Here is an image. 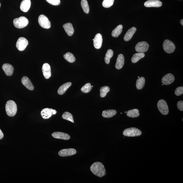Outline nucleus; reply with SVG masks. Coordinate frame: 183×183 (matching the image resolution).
<instances>
[{"instance_id":"nucleus-24","label":"nucleus","mask_w":183,"mask_h":183,"mask_svg":"<svg viewBox=\"0 0 183 183\" xmlns=\"http://www.w3.org/2000/svg\"><path fill=\"white\" fill-rule=\"evenodd\" d=\"M116 113V110L111 109L103 111L102 112V115L104 118H110L115 115Z\"/></svg>"},{"instance_id":"nucleus-2","label":"nucleus","mask_w":183,"mask_h":183,"mask_svg":"<svg viewBox=\"0 0 183 183\" xmlns=\"http://www.w3.org/2000/svg\"><path fill=\"white\" fill-rule=\"evenodd\" d=\"M17 109L16 104L14 101L10 100L7 102L6 105V110L8 116L13 117L15 115Z\"/></svg>"},{"instance_id":"nucleus-37","label":"nucleus","mask_w":183,"mask_h":183,"mask_svg":"<svg viewBox=\"0 0 183 183\" xmlns=\"http://www.w3.org/2000/svg\"><path fill=\"white\" fill-rule=\"evenodd\" d=\"M48 3L54 6H58L61 3L60 0H46Z\"/></svg>"},{"instance_id":"nucleus-39","label":"nucleus","mask_w":183,"mask_h":183,"mask_svg":"<svg viewBox=\"0 0 183 183\" xmlns=\"http://www.w3.org/2000/svg\"><path fill=\"white\" fill-rule=\"evenodd\" d=\"M4 137V134L0 129V140L1 139Z\"/></svg>"},{"instance_id":"nucleus-17","label":"nucleus","mask_w":183,"mask_h":183,"mask_svg":"<svg viewBox=\"0 0 183 183\" xmlns=\"http://www.w3.org/2000/svg\"><path fill=\"white\" fill-rule=\"evenodd\" d=\"M22 84L28 90H34L33 85L30 80L27 77L23 76L22 79Z\"/></svg>"},{"instance_id":"nucleus-27","label":"nucleus","mask_w":183,"mask_h":183,"mask_svg":"<svg viewBox=\"0 0 183 183\" xmlns=\"http://www.w3.org/2000/svg\"><path fill=\"white\" fill-rule=\"evenodd\" d=\"M123 29V26L122 25H120L117 26L112 33V35L113 37H118L122 33Z\"/></svg>"},{"instance_id":"nucleus-41","label":"nucleus","mask_w":183,"mask_h":183,"mask_svg":"<svg viewBox=\"0 0 183 183\" xmlns=\"http://www.w3.org/2000/svg\"><path fill=\"white\" fill-rule=\"evenodd\" d=\"M127 113V112H126V111H125V113Z\"/></svg>"},{"instance_id":"nucleus-33","label":"nucleus","mask_w":183,"mask_h":183,"mask_svg":"<svg viewBox=\"0 0 183 183\" xmlns=\"http://www.w3.org/2000/svg\"><path fill=\"white\" fill-rule=\"evenodd\" d=\"M62 118L64 120L74 123L73 116L71 113L69 112H65L63 115Z\"/></svg>"},{"instance_id":"nucleus-11","label":"nucleus","mask_w":183,"mask_h":183,"mask_svg":"<svg viewBox=\"0 0 183 183\" xmlns=\"http://www.w3.org/2000/svg\"><path fill=\"white\" fill-rule=\"evenodd\" d=\"M76 152V150L74 149H64L59 151L58 155L61 157L69 156L75 154Z\"/></svg>"},{"instance_id":"nucleus-18","label":"nucleus","mask_w":183,"mask_h":183,"mask_svg":"<svg viewBox=\"0 0 183 183\" xmlns=\"http://www.w3.org/2000/svg\"><path fill=\"white\" fill-rule=\"evenodd\" d=\"M4 71L5 72L6 75L8 76H11L13 74L14 72V68L13 66L10 64H4L2 66Z\"/></svg>"},{"instance_id":"nucleus-40","label":"nucleus","mask_w":183,"mask_h":183,"mask_svg":"<svg viewBox=\"0 0 183 183\" xmlns=\"http://www.w3.org/2000/svg\"><path fill=\"white\" fill-rule=\"evenodd\" d=\"M180 23H181V25H183V19H182V20H181L180 21Z\"/></svg>"},{"instance_id":"nucleus-13","label":"nucleus","mask_w":183,"mask_h":183,"mask_svg":"<svg viewBox=\"0 0 183 183\" xmlns=\"http://www.w3.org/2000/svg\"><path fill=\"white\" fill-rule=\"evenodd\" d=\"M103 39L101 34L98 33L95 35L93 40L94 46L96 49L101 48L103 43Z\"/></svg>"},{"instance_id":"nucleus-20","label":"nucleus","mask_w":183,"mask_h":183,"mask_svg":"<svg viewBox=\"0 0 183 183\" xmlns=\"http://www.w3.org/2000/svg\"><path fill=\"white\" fill-rule=\"evenodd\" d=\"M31 5L30 0H23L20 4V10L23 12H26L28 11Z\"/></svg>"},{"instance_id":"nucleus-43","label":"nucleus","mask_w":183,"mask_h":183,"mask_svg":"<svg viewBox=\"0 0 183 183\" xmlns=\"http://www.w3.org/2000/svg\"><path fill=\"white\" fill-rule=\"evenodd\" d=\"M138 78H140L139 76H138Z\"/></svg>"},{"instance_id":"nucleus-16","label":"nucleus","mask_w":183,"mask_h":183,"mask_svg":"<svg viewBox=\"0 0 183 183\" xmlns=\"http://www.w3.org/2000/svg\"><path fill=\"white\" fill-rule=\"evenodd\" d=\"M52 137L56 139L65 140H68L70 139V136L68 134L61 132H55L52 134Z\"/></svg>"},{"instance_id":"nucleus-35","label":"nucleus","mask_w":183,"mask_h":183,"mask_svg":"<svg viewBox=\"0 0 183 183\" xmlns=\"http://www.w3.org/2000/svg\"><path fill=\"white\" fill-rule=\"evenodd\" d=\"M114 0H104L102 5L105 8H108L113 5Z\"/></svg>"},{"instance_id":"nucleus-28","label":"nucleus","mask_w":183,"mask_h":183,"mask_svg":"<svg viewBox=\"0 0 183 183\" xmlns=\"http://www.w3.org/2000/svg\"><path fill=\"white\" fill-rule=\"evenodd\" d=\"M145 79L144 77L138 78L136 82V87L138 90H141L144 88L145 84Z\"/></svg>"},{"instance_id":"nucleus-21","label":"nucleus","mask_w":183,"mask_h":183,"mask_svg":"<svg viewBox=\"0 0 183 183\" xmlns=\"http://www.w3.org/2000/svg\"><path fill=\"white\" fill-rule=\"evenodd\" d=\"M63 27L68 35L72 36L73 35L74 30L73 25L71 23H65V24L63 25Z\"/></svg>"},{"instance_id":"nucleus-7","label":"nucleus","mask_w":183,"mask_h":183,"mask_svg":"<svg viewBox=\"0 0 183 183\" xmlns=\"http://www.w3.org/2000/svg\"><path fill=\"white\" fill-rule=\"evenodd\" d=\"M38 21L39 25L43 28L46 29L50 28L51 22L48 18L44 15H41L39 16Z\"/></svg>"},{"instance_id":"nucleus-6","label":"nucleus","mask_w":183,"mask_h":183,"mask_svg":"<svg viewBox=\"0 0 183 183\" xmlns=\"http://www.w3.org/2000/svg\"><path fill=\"white\" fill-rule=\"evenodd\" d=\"M164 50L168 53H171L175 50L176 47L173 42L169 40H166L163 44Z\"/></svg>"},{"instance_id":"nucleus-25","label":"nucleus","mask_w":183,"mask_h":183,"mask_svg":"<svg viewBox=\"0 0 183 183\" xmlns=\"http://www.w3.org/2000/svg\"><path fill=\"white\" fill-rule=\"evenodd\" d=\"M145 54L144 53H138L135 54L133 55L131 59L132 62L136 63L139 61L140 59L143 58L145 56Z\"/></svg>"},{"instance_id":"nucleus-44","label":"nucleus","mask_w":183,"mask_h":183,"mask_svg":"<svg viewBox=\"0 0 183 183\" xmlns=\"http://www.w3.org/2000/svg\"><path fill=\"white\" fill-rule=\"evenodd\" d=\"M93 86H92V88H93Z\"/></svg>"},{"instance_id":"nucleus-14","label":"nucleus","mask_w":183,"mask_h":183,"mask_svg":"<svg viewBox=\"0 0 183 183\" xmlns=\"http://www.w3.org/2000/svg\"><path fill=\"white\" fill-rule=\"evenodd\" d=\"M175 80V78L173 74L169 73L164 76L162 79V82L163 84L168 85L171 84Z\"/></svg>"},{"instance_id":"nucleus-34","label":"nucleus","mask_w":183,"mask_h":183,"mask_svg":"<svg viewBox=\"0 0 183 183\" xmlns=\"http://www.w3.org/2000/svg\"><path fill=\"white\" fill-rule=\"evenodd\" d=\"M92 89V87L91 84L90 83H88L82 87L81 90L82 92L87 93L90 92Z\"/></svg>"},{"instance_id":"nucleus-31","label":"nucleus","mask_w":183,"mask_h":183,"mask_svg":"<svg viewBox=\"0 0 183 183\" xmlns=\"http://www.w3.org/2000/svg\"><path fill=\"white\" fill-rule=\"evenodd\" d=\"M81 5L84 12L86 14L89 13L90 8H89L88 2L87 0H82Z\"/></svg>"},{"instance_id":"nucleus-36","label":"nucleus","mask_w":183,"mask_h":183,"mask_svg":"<svg viewBox=\"0 0 183 183\" xmlns=\"http://www.w3.org/2000/svg\"><path fill=\"white\" fill-rule=\"evenodd\" d=\"M175 94L177 96L181 95L183 94V87H179L176 88L175 91Z\"/></svg>"},{"instance_id":"nucleus-38","label":"nucleus","mask_w":183,"mask_h":183,"mask_svg":"<svg viewBox=\"0 0 183 183\" xmlns=\"http://www.w3.org/2000/svg\"><path fill=\"white\" fill-rule=\"evenodd\" d=\"M177 107L178 109L180 111H183V101H179L177 103Z\"/></svg>"},{"instance_id":"nucleus-26","label":"nucleus","mask_w":183,"mask_h":183,"mask_svg":"<svg viewBox=\"0 0 183 183\" xmlns=\"http://www.w3.org/2000/svg\"><path fill=\"white\" fill-rule=\"evenodd\" d=\"M127 115L131 118H137L139 116V110L137 109H133L127 112Z\"/></svg>"},{"instance_id":"nucleus-19","label":"nucleus","mask_w":183,"mask_h":183,"mask_svg":"<svg viewBox=\"0 0 183 183\" xmlns=\"http://www.w3.org/2000/svg\"><path fill=\"white\" fill-rule=\"evenodd\" d=\"M125 63V58L123 55L122 54H120L118 55V58L117 59L116 62L115 64L116 69L120 70L122 68Z\"/></svg>"},{"instance_id":"nucleus-1","label":"nucleus","mask_w":183,"mask_h":183,"mask_svg":"<svg viewBox=\"0 0 183 183\" xmlns=\"http://www.w3.org/2000/svg\"><path fill=\"white\" fill-rule=\"evenodd\" d=\"M91 171L92 173L99 177H102L106 175V172L105 167L101 163L96 162L94 163L90 167Z\"/></svg>"},{"instance_id":"nucleus-23","label":"nucleus","mask_w":183,"mask_h":183,"mask_svg":"<svg viewBox=\"0 0 183 183\" xmlns=\"http://www.w3.org/2000/svg\"><path fill=\"white\" fill-rule=\"evenodd\" d=\"M72 83L71 82H68L63 84L58 89V93L59 95H62L65 94L66 91L71 86Z\"/></svg>"},{"instance_id":"nucleus-12","label":"nucleus","mask_w":183,"mask_h":183,"mask_svg":"<svg viewBox=\"0 0 183 183\" xmlns=\"http://www.w3.org/2000/svg\"><path fill=\"white\" fill-rule=\"evenodd\" d=\"M163 5L159 0H148L145 2L144 6L146 7H160Z\"/></svg>"},{"instance_id":"nucleus-3","label":"nucleus","mask_w":183,"mask_h":183,"mask_svg":"<svg viewBox=\"0 0 183 183\" xmlns=\"http://www.w3.org/2000/svg\"><path fill=\"white\" fill-rule=\"evenodd\" d=\"M123 134L125 137H137L141 135L142 132L140 130L132 127L125 129L123 132Z\"/></svg>"},{"instance_id":"nucleus-10","label":"nucleus","mask_w":183,"mask_h":183,"mask_svg":"<svg viewBox=\"0 0 183 183\" xmlns=\"http://www.w3.org/2000/svg\"><path fill=\"white\" fill-rule=\"evenodd\" d=\"M57 111L56 110L49 108H44L42 111L41 115L42 118L44 119L49 118L52 115L56 114Z\"/></svg>"},{"instance_id":"nucleus-4","label":"nucleus","mask_w":183,"mask_h":183,"mask_svg":"<svg viewBox=\"0 0 183 183\" xmlns=\"http://www.w3.org/2000/svg\"><path fill=\"white\" fill-rule=\"evenodd\" d=\"M13 24L14 26L18 29H22L27 26L29 23L28 19L24 16L14 19Z\"/></svg>"},{"instance_id":"nucleus-32","label":"nucleus","mask_w":183,"mask_h":183,"mask_svg":"<svg viewBox=\"0 0 183 183\" xmlns=\"http://www.w3.org/2000/svg\"><path fill=\"white\" fill-rule=\"evenodd\" d=\"M110 89L108 86H104L101 87L100 89V96L102 98L106 96L107 93L109 92Z\"/></svg>"},{"instance_id":"nucleus-42","label":"nucleus","mask_w":183,"mask_h":183,"mask_svg":"<svg viewBox=\"0 0 183 183\" xmlns=\"http://www.w3.org/2000/svg\"><path fill=\"white\" fill-rule=\"evenodd\" d=\"M1 3H0V7H1Z\"/></svg>"},{"instance_id":"nucleus-22","label":"nucleus","mask_w":183,"mask_h":183,"mask_svg":"<svg viewBox=\"0 0 183 183\" xmlns=\"http://www.w3.org/2000/svg\"><path fill=\"white\" fill-rule=\"evenodd\" d=\"M136 31L137 28L135 27H133L129 29L125 34L124 37L125 41L127 42L130 40Z\"/></svg>"},{"instance_id":"nucleus-5","label":"nucleus","mask_w":183,"mask_h":183,"mask_svg":"<svg viewBox=\"0 0 183 183\" xmlns=\"http://www.w3.org/2000/svg\"><path fill=\"white\" fill-rule=\"evenodd\" d=\"M159 111L163 115H167L169 112V108L167 103L165 100L161 99L159 100L157 103Z\"/></svg>"},{"instance_id":"nucleus-30","label":"nucleus","mask_w":183,"mask_h":183,"mask_svg":"<svg viewBox=\"0 0 183 183\" xmlns=\"http://www.w3.org/2000/svg\"><path fill=\"white\" fill-rule=\"evenodd\" d=\"M113 51L112 50L109 49L108 50L105 57V61L106 64H108L110 63V59L113 56Z\"/></svg>"},{"instance_id":"nucleus-29","label":"nucleus","mask_w":183,"mask_h":183,"mask_svg":"<svg viewBox=\"0 0 183 183\" xmlns=\"http://www.w3.org/2000/svg\"><path fill=\"white\" fill-rule=\"evenodd\" d=\"M64 58L66 60L70 63H73L76 61V58L74 55L70 52H67L64 55Z\"/></svg>"},{"instance_id":"nucleus-15","label":"nucleus","mask_w":183,"mask_h":183,"mask_svg":"<svg viewBox=\"0 0 183 183\" xmlns=\"http://www.w3.org/2000/svg\"><path fill=\"white\" fill-rule=\"evenodd\" d=\"M42 71L44 77L46 79L49 78L51 76L50 66L48 63H45L42 66Z\"/></svg>"},{"instance_id":"nucleus-8","label":"nucleus","mask_w":183,"mask_h":183,"mask_svg":"<svg viewBox=\"0 0 183 183\" xmlns=\"http://www.w3.org/2000/svg\"><path fill=\"white\" fill-rule=\"evenodd\" d=\"M149 44L145 42H138L136 46L135 49L136 51L138 53H144L147 51L149 48Z\"/></svg>"},{"instance_id":"nucleus-9","label":"nucleus","mask_w":183,"mask_h":183,"mask_svg":"<svg viewBox=\"0 0 183 183\" xmlns=\"http://www.w3.org/2000/svg\"><path fill=\"white\" fill-rule=\"evenodd\" d=\"M28 44V41L26 38L21 37L19 38L16 44L17 49L20 51H23L25 49Z\"/></svg>"}]
</instances>
